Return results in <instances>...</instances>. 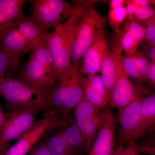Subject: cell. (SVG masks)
I'll use <instances>...</instances> for the list:
<instances>
[{
  "mask_svg": "<svg viewBox=\"0 0 155 155\" xmlns=\"http://www.w3.org/2000/svg\"><path fill=\"white\" fill-rule=\"evenodd\" d=\"M100 72L103 86L111 96L116 79V65L113 51L109 50L104 57L100 66Z\"/></svg>",
  "mask_w": 155,
  "mask_h": 155,
  "instance_id": "ac0fdd59",
  "label": "cell"
},
{
  "mask_svg": "<svg viewBox=\"0 0 155 155\" xmlns=\"http://www.w3.org/2000/svg\"><path fill=\"white\" fill-rule=\"evenodd\" d=\"M117 34V43L114 49H120L125 53V55L134 54L137 51L140 43L124 29L119 30Z\"/></svg>",
  "mask_w": 155,
  "mask_h": 155,
  "instance_id": "7402d4cb",
  "label": "cell"
},
{
  "mask_svg": "<svg viewBox=\"0 0 155 155\" xmlns=\"http://www.w3.org/2000/svg\"><path fill=\"white\" fill-rule=\"evenodd\" d=\"M103 112L102 120L88 155H112L118 120L110 110Z\"/></svg>",
  "mask_w": 155,
  "mask_h": 155,
  "instance_id": "30bf717a",
  "label": "cell"
},
{
  "mask_svg": "<svg viewBox=\"0 0 155 155\" xmlns=\"http://www.w3.org/2000/svg\"><path fill=\"white\" fill-rule=\"evenodd\" d=\"M81 84L84 98L96 109L100 110L107 105L110 96L103 86L100 75L96 73L83 76Z\"/></svg>",
  "mask_w": 155,
  "mask_h": 155,
  "instance_id": "5bb4252c",
  "label": "cell"
},
{
  "mask_svg": "<svg viewBox=\"0 0 155 155\" xmlns=\"http://www.w3.org/2000/svg\"><path fill=\"white\" fill-rule=\"evenodd\" d=\"M146 81L154 88L155 86V61L150 62L149 68L147 73Z\"/></svg>",
  "mask_w": 155,
  "mask_h": 155,
  "instance_id": "836d02e7",
  "label": "cell"
},
{
  "mask_svg": "<svg viewBox=\"0 0 155 155\" xmlns=\"http://www.w3.org/2000/svg\"><path fill=\"white\" fill-rule=\"evenodd\" d=\"M25 0H0V39L23 14Z\"/></svg>",
  "mask_w": 155,
  "mask_h": 155,
  "instance_id": "e0dca14e",
  "label": "cell"
},
{
  "mask_svg": "<svg viewBox=\"0 0 155 155\" xmlns=\"http://www.w3.org/2000/svg\"><path fill=\"white\" fill-rule=\"evenodd\" d=\"M35 109H25L6 113V119L0 140V155L9 147V143L17 140L35 122Z\"/></svg>",
  "mask_w": 155,
  "mask_h": 155,
  "instance_id": "52a82bcc",
  "label": "cell"
},
{
  "mask_svg": "<svg viewBox=\"0 0 155 155\" xmlns=\"http://www.w3.org/2000/svg\"><path fill=\"white\" fill-rule=\"evenodd\" d=\"M105 33L100 35L84 54L81 64L82 75L96 74L100 72L101 63L109 51Z\"/></svg>",
  "mask_w": 155,
  "mask_h": 155,
  "instance_id": "4fadbf2b",
  "label": "cell"
},
{
  "mask_svg": "<svg viewBox=\"0 0 155 155\" xmlns=\"http://www.w3.org/2000/svg\"><path fill=\"white\" fill-rule=\"evenodd\" d=\"M123 29L130 33L140 43L144 41L145 28L140 22L135 20H128L125 23Z\"/></svg>",
  "mask_w": 155,
  "mask_h": 155,
  "instance_id": "4316f807",
  "label": "cell"
},
{
  "mask_svg": "<svg viewBox=\"0 0 155 155\" xmlns=\"http://www.w3.org/2000/svg\"><path fill=\"white\" fill-rule=\"evenodd\" d=\"M46 144L51 155H75L67 145L61 132L47 139Z\"/></svg>",
  "mask_w": 155,
  "mask_h": 155,
  "instance_id": "603a6c76",
  "label": "cell"
},
{
  "mask_svg": "<svg viewBox=\"0 0 155 155\" xmlns=\"http://www.w3.org/2000/svg\"><path fill=\"white\" fill-rule=\"evenodd\" d=\"M73 109L75 124L83 136L86 150L89 151L101 124L103 112L96 109L84 98Z\"/></svg>",
  "mask_w": 155,
  "mask_h": 155,
  "instance_id": "ba28073f",
  "label": "cell"
},
{
  "mask_svg": "<svg viewBox=\"0 0 155 155\" xmlns=\"http://www.w3.org/2000/svg\"><path fill=\"white\" fill-rule=\"evenodd\" d=\"M66 124L65 119H58L56 112L48 110L41 119L35 122L30 129L17 140L15 144L9 147L1 155H26L50 129Z\"/></svg>",
  "mask_w": 155,
  "mask_h": 155,
  "instance_id": "277c9868",
  "label": "cell"
},
{
  "mask_svg": "<svg viewBox=\"0 0 155 155\" xmlns=\"http://www.w3.org/2000/svg\"><path fill=\"white\" fill-rule=\"evenodd\" d=\"M137 67L143 82L146 81L147 73L148 71L150 62L145 54L137 51L133 54Z\"/></svg>",
  "mask_w": 155,
  "mask_h": 155,
  "instance_id": "83f0119b",
  "label": "cell"
},
{
  "mask_svg": "<svg viewBox=\"0 0 155 155\" xmlns=\"http://www.w3.org/2000/svg\"><path fill=\"white\" fill-rule=\"evenodd\" d=\"M31 16L45 30L55 29L72 12L74 5L64 0H31Z\"/></svg>",
  "mask_w": 155,
  "mask_h": 155,
  "instance_id": "8992f818",
  "label": "cell"
},
{
  "mask_svg": "<svg viewBox=\"0 0 155 155\" xmlns=\"http://www.w3.org/2000/svg\"><path fill=\"white\" fill-rule=\"evenodd\" d=\"M145 37L144 40L150 42L155 38V16H153L144 23Z\"/></svg>",
  "mask_w": 155,
  "mask_h": 155,
  "instance_id": "4dcf8cb0",
  "label": "cell"
},
{
  "mask_svg": "<svg viewBox=\"0 0 155 155\" xmlns=\"http://www.w3.org/2000/svg\"><path fill=\"white\" fill-rule=\"evenodd\" d=\"M46 141L47 139L41 140L29 152L28 155H51L47 147Z\"/></svg>",
  "mask_w": 155,
  "mask_h": 155,
  "instance_id": "1f68e13d",
  "label": "cell"
},
{
  "mask_svg": "<svg viewBox=\"0 0 155 155\" xmlns=\"http://www.w3.org/2000/svg\"><path fill=\"white\" fill-rule=\"evenodd\" d=\"M69 148L77 155L83 149H86L85 142L75 122L67 124L65 130L61 132Z\"/></svg>",
  "mask_w": 155,
  "mask_h": 155,
  "instance_id": "ffe728a7",
  "label": "cell"
},
{
  "mask_svg": "<svg viewBox=\"0 0 155 155\" xmlns=\"http://www.w3.org/2000/svg\"><path fill=\"white\" fill-rule=\"evenodd\" d=\"M122 62L124 69L129 78L139 83H143L137 67L133 54L123 55Z\"/></svg>",
  "mask_w": 155,
  "mask_h": 155,
  "instance_id": "484cf974",
  "label": "cell"
},
{
  "mask_svg": "<svg viewBox=\"0 0 155 155\" xmlns=\"http://www.w3.org/2000/svg\"><path fill=\"white\" fill-rule=\"evenodd\" d=\"M105 19L91 8L84 14L75 28L71 58L72 64H81L84 54L100 35L105 32Z\"/></svg>",
  "mask_w": 155,
  "mask_h": 155,
  "instance_id": "3957f363",
  "label": "cell"
},
{
  "mask_svg": "<svg viewBox=\"0 0 155 155\" xmlns=\"http://www.w3.org/2000/svg\"><path fill=\"white\" fill-rule=\"evenodd\" d=\"M155 16V10L152 5L138 8L134 16V20L145 22Z\"/></svg>",
  "mask_w": 155,
  "mask_h": 155,
  "instance_id": "f546056e",
  "label": "cell"
},
{
  "mask_svg": "<svg viewBox=\"0 0 155 155\" xmlns=\"http://www.w3.org/2000/svg\"><path fill=\"white\" fill-rule=\"evenodd\" d=\"M19 61L9 58L0 51V79L8 74L9 78L19 73L22 68Z\"/></svg>",
  "mask_w": 155,
  "mask_h": 155,
  "instance_id": "cb8c5ba5",
  "label": "cell"
},
{
  "mask_svg": "<svg viewBox=\"0 0 155 155\" xmlns=\"http://www.w3.org/2000/svg\"><path fill=\"white\" fill-rule=\"evenodd\" d=\"M144 96L136 97L124 107L118 110L119 146L134 142L138 138L140 120V109Z\"/></svg>",
  "mask_w": 155,
  "mask_h": 155,
  "instance_id": "9c48e42d",
  "label": "cell"
},
{
  "mask_svg": "<svg viewBox=\"0 0 155 155\" xmlns=\"http://www.w3.org/2000/svg\"><path fill=\"white\" fill-rule=\"evenodd\" d=\"M147 55L152 61H155V47L150 46L148 44L147 46Z\"/></svg>",
  "mask_w": 155,
  "mask_h": 155,
  "instance_id": "74e56055",
  "label": "cell"
},
{
  "mask_svg": "<svg viewBox=\"0 0 155 155\" xmlns=\"http://www.w3.org/2000/svg\"><path fill=\"white\" fill-rule=\"evenodd\" d=\"M95 1H74L72 12L61 25L47 37V45L59 80L72 66L71 48L75 28L84 14L94 7Z\"/></svg>",
  "mask_w": 155,
  "mask_h": 155,
  "instance_id": "6da1fadb",
  "label": "cell"
},
{
  "mask_svg": "<svg viewBox=\"0 0 155 155\" xmlns=\"http://www.w3.org/2000/svg\"><path fill=\"white\" fill-rule=\"evenodd\" d=\"M33 49V46L13 26L6 31L0 39V51L14 60L19 61Z\"/></svg>",
  "mask_w": 155,
  "mask_h": 155,
  "instance_id": "7c38bea8",
  "label": "cell"
},
{
  "mask_svg": "<svg viewBox=\"0 0 155 155\" xmlns=\"http://www.w3.org/2000/svg\"><path fill=\"white\" fill-rule=\"evenodd\" d=\"M6 119V113L3 111L2 106L0 105V140L2 131L3 126Z\"/></svg>",
  "mask_w": 155,
  "mask_h": 155,
  "instance_id": "d590c367",
  "label": "cell"
},
{
  "mask_svg": "<svg viewBox=\"0 0 155 155\" xmlns=\"http://www.w3.org/2000/svg\"><path fill=\"white\" fill-rule=\"evenodd\" d=\"M155 123V96L152 94L145 97L142 102L138 138L153 128Z\"/></svg>",
  "mask_w": 155,
  "mask_h": 155,
  "instance_id": "d6986e66",
  "label": "cell"
},
{
  "mask_svg": "<svg viewBox=\"0 0 155 155\" xmlns=\"http://www.w3.org/2000/svg\"><path fill=\"white\" fill-rule=\"evenodd\" d=\"M0 96L5 100L10 111L49 110L46 94L17 78L4 77L0 79Z\"/></svg>",
  "mask_w": 155,
  "mask_h": 155,
  "instance_id": "7a4b0ae2",
  "label": "cell"
},
{
  "mask_svg": "<svg viewBox=\"0 0 155 155\" xmlns=\"http://www.w3.org/2000/svg\"><path fill=\"white\" fill-rule=\"evenodd\" d=\"M116 71V83L111 93L110 104L118 110L125 107L136 97L143 96L148 91L143 87L134 85L127 76L122 62L123 54L120 49H114Z\"/></svg>",
  "mask_w": 155,
  "mask_h": 155,
  "instance_id": "5b68a950",
  "label": "cell"
},
{
  "mask_svg": "<svg viewBox=\"0 0 155 155\" xmlns=\"http://www.w3.org/2000/svg\"><path fill=\"white\" fill-rule=\"evenodd\" d=\"M13 26L33 46L34 48L46 43L48 34L47 31L42 27L32 16L22 14L14 22Z\"/></svg>",
  "mask_w": 155,
  "mask_h": 155,
  "instance_id": "9a60e30c",
  "label": "cell"
},
{
  "mask_svg": "<svg viewBox=\"0 0 155 155\" xmlns=\"http://www.w3.org/2000/svg\"><path fill=\"white\" fill-rule=\"evenodd\" d=\"M17 78L46 95L57 80L55 76L49 74L37 60L31 55L19 72Z\"/></svg>",
  "mask_w": 155,
  "mask_h": 155,
  "instance_id": "8fae6325",
  "label": "cell"
},
{
  "mask_svg": "<svg viewBox=\"0 0 155 155\" xmlns=\"http://www.w3.org/2000/svg\"><path fill=\"white\" fill-rule=\"evenodd\" d=\"M125 4L126 5V18L128 20H134V16L138 8L133 2L132 0L125 1Z\"/></svg>",
  "mask_w": 155,
  "mask_h": 155,
  "instance_id": "d6a6232c",
  "label": "cell"
},
{
  "mask_svg": "<svg viewBox=\"0 0 155 155\" xmlns=\"http://www.w3.org/2000/svg\"><path fill=\"white\" fill-rule=\"evenodd\" d=\"M125 2L124 0H111L110 2V8L123 7Z\"/></svg>",
  "mask_w": 155,
  "mask_h": 155,
  "instance_id": "8d00e7d4",
  "label": "cell"
},
{
  "mask_svg": "<svg viewBox=\"0 0 155 155\" xmlns=\"http://www.w3.org/2000/svg\"><path fill=\"white\" fill-rule=\"evenodd\" d=\"M126 18V11L123 7L110 8L108 18L111 27L116 33H118L119 28Z\"/></svg>",
  "mask_w": 155,
  "mask_h": 155,
  "instance_id": "d4e9b609",
  "label": "cell"
},
{
  "mask_svg": "<svg viewBox=\"0 0 155 155\" xmlns=\"http://www.w3.org/2000/svg\"><path fill=\"white\" fill-rule=\"evenodd\" d=\"M30 55L37 60L49 74L56 78L54 61L47 43L35 48L31 52Z\"/></svg>",
  "mask_w": 155,
  "mask_h": 155,
  "instance_id": "44dd1931",
  "label": "cell"
},
{
  "mask_svg": "<svg viewBox=\"0 0 155 155\" xmlns=\"http://www.w3.org/2000/svg\"><path fill=\"white\" fill-rule=\"evenodd\" d=\"M132 2L138 8L154 5L155 1L150 0H132Z\"/></svg>",
  "mask_w": 155,
  "mask_h": 155,
  "instance_id": "e575fe53",
  "label": "cell"
},
{
  "mask_svg": "<svg viewBox=\"0 0 155 155\" xmlns=\"http://www.w3.org/2000/svg\"><path fill=\"white\" fill-rule=\"evenodd\" d=\"M71 81L67 99L61 113L63 119L67 118L69 111L74 109L84 98L81 79L83 76L81 71V64H72L71 68Z\"/></svg>",
  "mask_w": 155,
  "mask_h": 155,
  "instance_id": "2e32d148",
  "label": "cell"
},
{
  "mask_svg": "<svg viewBox=\"0 0 155 155\" xmlns=\"http://www.w3.org/2000/svg\"><path fill=\"white\" fill-rule=\"evenodd\" d=\"M143 150V148L137 145L134 142L129 143L125 146H119L114 150L112 155H139V153Z\"/></svg>",
  "mask_w": 155,
  "mask_h": 155,
  "instance_id": "f1b7e54d",
  "label": "cell"
}]
</instances>
